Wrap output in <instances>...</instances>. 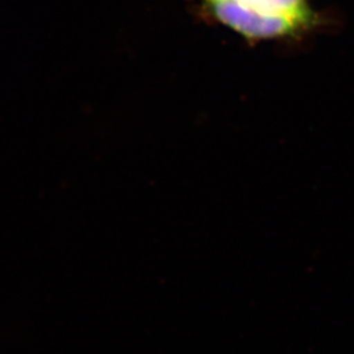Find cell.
Segmentation results:
<instances>
[{
  "label": "cell",
  "mask_w": 354,
  "mask_h": 354,
  "mask_svg": "<svg viewBox=\"0 0 354 354\" xmlns=\"http://www.w3.org/2000/svg\"><path fill=\"white\" fill-rule=\"evenodd\" d=\"M223 26L251 41L295 37L314 24L307 0H203Z\"/></svg>",
  "instance_id": "1"
}]
</instances>
